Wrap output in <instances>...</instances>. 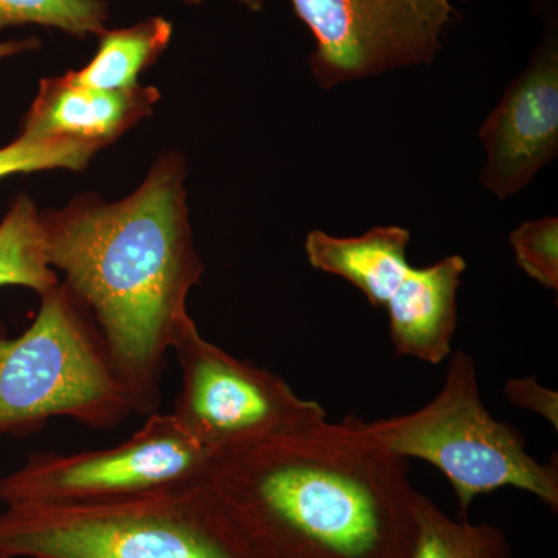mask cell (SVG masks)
<instances>
[{
  "label": "cell",
  "mask_w": 558,
  "mask_h": 558,
  "mask_svg": "<svg viewBox=\"0 0 558 558\" xmlns=\"http://www.w3.org/2000/svg\"><path fill=\"white\" fill-rule=\"evenodd\" d=\"M409 472L351 414L216 451L202 484L253 558H407Z\"/></svg>",
  "instance_id": "obj_1"
},
{
  "label": "cell",
  "mask_w": 558,
  "mask_h": 558,
  "mask_svg": "<svg viewBox=\"0 0 558 558\" xmlns=\"http://www.w3.org/2000/svg\"><path fill=\"white\" fill-rule=\"evenodd\" d=\"M185 161L167 153L119 202L75 197L40 211L47 256L89 312L134 413L160 405V381L191 289L204 275L186 205Z\"/></svg>",
  "instance_id": "obj_2"
},
{
  "label": "cell",
  "mask_w": 558,
  "mask_h": 558,
  "mask_svg": "<svg viewBox=\"0 0 558 558\" xmlns=\"http://www.w3.org/2000/svg\"><path fill=\"white\" fill-rule=\"evenodd\" d=\"M0 556L17 558H253L202 481L92 505L11 506Z\"/></svg>",
  "instance_id": "obj_3"
},
{
  "label": "cell",
  "mask_w": 558,
  "mask_h": 558,
  "mask_svg": "<svg viewBox=\"0 0 558 558\" xmlns=\"http://www.w3.org/2000/svg\"><path fill=\"white\" fill-rule=\"evenodd\" d=\"M132 413L100 330L61 282L21 336H0V439L31 436L53 417L112 429Z\"/></svg>",
  "instance_id": "obj_4"
},
{
  "label": "cell",
  "mask_w": 558,
  "mask_h": 558,
  "mask_svg": "<svg viewBox=\"0 0 558 558\" xmlns=\"http://www.w3.org/2000/svg\"><path fill=\"white\" fill-rule=\"evenodd\" d=\"M366 427L392 453L438 469L462 512L476 497L505 487L527 492L557 512V459L539 462L520 429L492 417L468 352H451L442 388L427 405L366 422Z\"/></svg>",
  "instance_id": "obj_5"
},
{
  "label": "cell",
  "mask_w": 558,
  "mask_h": 558,
  "mask_svg": "<svg viewBox=\"0 0 558 558\" xmlns=\"http://www.w3.org/2000/svg\"><path fill=\"white\" fill-rule=\"evenodd\" d=\"M411 233L398 226L374 227L354 238L312 230L306 238L311 266L357 288L374 307L387 311L389 339L399 355L439 365L449 359L458 325V290L468 270L451 255L413 267Z\"/></svg>",
  "instance_id": "obj_6"
},
{
  "label": "cell",
  "mask_w": 558,
  "mask_h": 558,
  "mask_svg": "<svg viewBox=\"0 0 558 558\" xmlns=\"http://www.w3.org/2000/svg\"><path fill=\"white\" fill-rule=\"evenodd\" d=\"M213 451L171 413L149 414L130 439L110 449L35 453L0 476V505H92L199 483Z\"/></svg>",
  "instance_id": "obj_7"
},
{
  "label": "cell",
  "mask_w": 558,
  "mask_h": 558,
  "mask_svg": "<svg viewBox=\"0 0 558 558\" xmlns=\"http://www.w3.org/2000/svg\"><path fill=\"white\" fill-rule=\"evenodd\" d=\"M171 351L182 371L172 416L213 453L282 435L328 417L270 371L231 355L201 336L190 318Z\"/></svg>",
  "instance_id": "obj_8"
},
{
  "label": "cell",
  "mask_w": 558,
  "mask_h": 558,
  "mask_svg": "<svg viewBox=\"0 0 558 558\" xmlns=\"http://www.w3.org/2000/svg\"><path fill=\"white\" fill-rule=\"evenodd\" d=\"M310 28L312 75L323 89L432 64L453 24L450 0H292Z\"/></svg>",
  "instance_id": "obj_9"
},
{
  "label": "cell",
  "mask_w": 558,
  "mask_h": 558,
  "mask_svg": "<svg viewBox=\"0 0 558 558\" xmlns=\"http://www.w3.org/2000/svg\"><path fill=\"white\" fill-rule=\"evenodd\" d=\"M487 159L481 183L506 201L519 194L558 153V50L549 39L509 84L480 130Z\"/></svg>",
  "instance_id": "obj_10"
},
{
  "label": "cell",
  "mask_w": 558,
  "mask_h": 558,
  "mask_svg": "<svg viewBox=\"0 0 558 558\" xmlns=\"http://www.w3.org/2000/svg\"><path fill=\"white\" fill-rule=\"evenodd\" d=\"M159 100L156 87L94 89L76 83L68 72L40 81L20 135L78 140L102 149L150 116Z\"/></svg>",
  "instance_id": "obj_11"
},
{
  "label": "cell",
  "mask_w": 558,
  "mask_h": 558,
  "mask_svg": "<svg viewBox=\"0 0 558 558\" xmlns=\"http://www.w3.org/2000/svg\"><path fill=\"white\" fill-rule=\"evenodd\" d=\"M174 27L165 17L154 16L131 27L105 31L98 38L97 53L89 64L70 70V76L83 86L100 90H131L154 64L172 39Z\"/></svg>",
  "instance_id": "obj_12"
},
{
  "label": "cell",
  "mask_w": 558,
  "mask_h": 558,
  "mask_svg": "<svg viewBox=\"0 0 558 558\" xmlns=\"http://www.w3.org/2000/svg\"><path fill=\"white\" fill-rule=\"evenodd\" d=\"M58 284L40 211L28 194H21L0 220V289L25 288L43 296Z\"/></svg>",
  "instance_id": "obj_13"
},
{
  "label": "cell",
  "mask_w": 558,
  "mask_h": 558,
  "mask_svg": "<svg viewBox=\"0 0 558 558\" xmlns=\"http://www.w3.org/2000/svg\"><path fill=\"white\" fill-rule=\"evenodd\" d=\"M416 535L407 558H512L509 539L494 524H473L447 515L417 490Z\"/></svg>",
  "instance_id": "obj_14"
},
{
  "label": "cell",
  "mask_w": 558,
  "mask_h": 558,
  "mask_svg": "<svg viewBox=\"0 0 558 558\" xmlns=\"http://www.w3.org/2000/svg\"><path fill=\"white\" fill-rule=\"evenodd\" d=\"M108 20L106 0H0V31L38 25L86 38L100 36Z\"/></svg>",
  "instance_id": "obj_15"
},
{
  "label": "cell",
  "mask_w": 558,
  "mask_h": 558,
  "mask_svg": "<svg viewBox=\"0 0 558 558\" xmlns=\"http://www.w3.org/2000/svg\"><path fill=\"white\" fill-rule=\"evenodd\" d=\"M100 146L69 138L17 137L0 148V180L47 170L83 171Z\"/></svg>",
  "instance_id": "obj_16"
},
{
  "label": "cell",
  "mask_w": 558,
  "mask_h": 558,
  "mask_svg": "<svg viewBox=\"0 0 558 558\" xmlns=\"http://www.w3.org/2000/svg\"><path fill=\"white\" fill-rule=\"evenodd\" d=\"M517 264L543 288L558 289V219L527 220L510 234Z\"/></svg>",
  "instance_id": "obj_17"
},
{
  "label": "cell",
  "mask_w": 558,
  "mask_h": 558,
  "mask_svg": "<svg viewBox=\"0 0 558 558\" xmlns=\"http://www.w3.org/2000/svg\"><path fill=\"white\" fill-rule=\"evenodd\" d=\"M506 399L517 409L531 411L558 428L557 391L539 384L537 377H517L505 385Z\"/></svg>",
  "instance_id": "obj_18"
},
{
  "label": "cell",
  "mask_w": 558,
  "mask_h": 558,
  "mask_svg": "<svg viewBox=\"0 0 558 558\" xmlns=\"http://www.w3.org/2000/svg\"><path fill=\"white\" fill-rule=\"evenodd\" d=\"M40 40L36 38L10 39L0 43V60L17 57V54L27 53V51L39 49Z\"/></svg>",
  "instance_id": "obj_19"
},
{
  "label": "cell",
  "mask_w": 558,
  "mask_h": 558,
  "mask_svg": "<svg viewBox=\"0 0 558 558\" xmlns=\"http://www.w3.org/2000/svg\"><path fill=\"white\" fill-rule=\"evenodd\" d=\"M238 2L252 11H259L264 5V0H238Z\"/></svg>",
  "instance_id": "obj_20"
},
{
  "label": "cell",
  "mask_w": 558,
  "mask_h": 558,
  "mask_svg": "<svg viewBox=\"0 0 558 558\" xmlns=\"http://www.w3.org/2000/svg\"><path fill=\"white\" fill-rule=\"evenodd\" d=\"M183 2L190 3V5H199L204 0H183Z\"/></svg>",
  "instance_id": "obj_21"
},
{
  "label": "cell",
  "mask_w": 558,
  "mask_h": 558,
  "mask_svg": "<svg viewBox=\"0 0 558 558\" xmlns=\"http://www.w3.org/2000/svg\"><path fill=\"white\" fill-rule=\"evenodd\" d=\"M0 558H11V557L0 556Z\"/></svg>",
  "instance_id": "obj_22"
}]
</instances>
